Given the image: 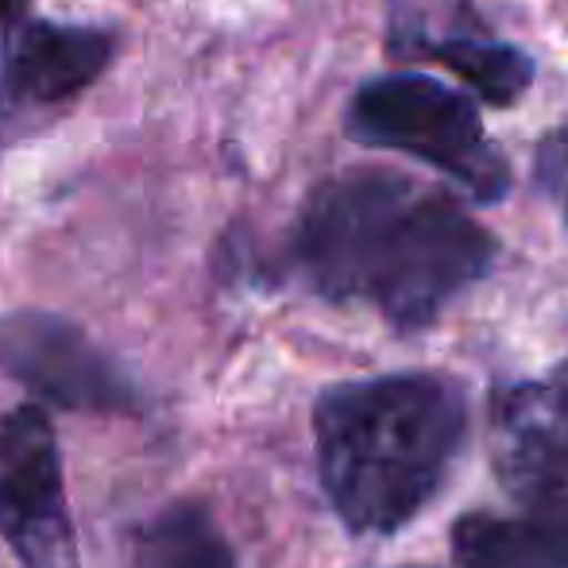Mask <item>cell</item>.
Instances as JSON below:
<instances>
[{"mask_svg":"<svg viewBox=\"0 0 568 568\" xmlns=\"http://www.w3.org/2000/svg\"><path fill=\"white\" fill-rule=\"evenodd\" d=\"M0 28H12V23H0Z\"/></svg>","mask_w":568,"mask_h":568,"instance_id":"obj_13","label":"cell"},{"mask_svg":"<svg viewBox=\"0 0 568 568\" xmlns=\"http://www.w3.org/2000/svg\"><path fill=\"white\" fill-rule=\"evenodd\" d=\"M113 59V36L70 23H20L4 47L0 90L12 101H62L82 93Z\"/></svg>","mask_w":568,"mask_h":568,"instance_id":"obj_7","label":"cell"},{"mask_svg":"<svg viewBox=\"0 0 568 568\" xmlns=\"http://www.w3.org/2000/svg\"><path fill=\"white\" fill-rule=\"evenodd\" d=\"M418 51L445 62L479 101L499 109L515 105L534 82L530 54L487 36H445L437 43H418Z\"/></svg>","mask_w":568,"mask_h":568,"instance_id":"obj_10","label":"cell"},{"mask_svg":"<svg viewBox=\"0 0 568 568\" xmlns=\"http://www.w3.org/2000/svg\"><path fill=\"white\" fill-rule=\"evenodd\" d=\"M449 541L460 568H568V515L561 510H471L453 526Z\"/></svg>","mask_w":568,"mask_h":568,"instance_id":"obj_8","label":"cell"},{"mask_svg":"<svg viewBox=\"0 0 568 568\" xmlns=\"http://www.w3.org/2000/svg\"><path fill=\"white\" fill-rule=\"evenodd\" d=\"M314 442L341 523L395 534L442 495L468 442V398L429 372L337 383L314 403Z\"/></svg>","mask_w":568,"mask_h":568,"instance_id":"obj_2","label":"cell"},{"mask_svg":"<svg viewBox=\"0 0 568 568\" xmlns=\"http://www.w3.org/2000/svg\"><path fill=\"white\" fill-rule=\"evenodd\" d=\"M291 252L322 298L367 302L414 333L495 267L499 244L456 197L398 171L356 166L310 194Z\"/></svg>","mask_w":568,"mask_h":568,"instance_id":"obj_1","label":"cell"},{"mask_svg":"<svg viewBox=\"0 0 568 568\" xmlns=\"http://www.w3.org/2000/svg\"><path fill=\"white\" fill-rule=\"evenodd\" d=\"M0 538L20 568H82L59 434L43 403L0 414Z\"/></svg>","mask_w":568,"mask_h":568,"instance_id":"obj_4","label":"cell"},{"mask_svg":"<svg viewBox=\"0 0 568 568\" xmlns=\"http://www.w3.org/2000/svg\"><path fill=\"white\" fill-rule=\"evenodd\" d=\"M491 434L507 491L526 507L568 515V398L541 383L495 390Z\"/></svg>","mask_w":568,"mask_h":568,"instance_id":"obj_6","label":"cell"},{"mask_svg":"<svg viewBox=\"0 0 568 568\" xmlns=\"http://www.w3.org/2000/svg\"><path fill=\"white\" fill-rule=\"evenodd\" d=\"M0 372L43 406L74 414H140L143 390L82 325L47 310L0 314Z\"/></svg>","mask_w":568,"mask_h":568,"instance_id":"obj_5","label":"cell"},{"mask_svg":"<svg viewBox=\"0 0 568 568\" xmlns=\"http://www.w3.org/2000/svg\"><path fill=\"white\" fill-rule=\"evenodd\" d=\"M135 568H236V554L205 503L179 499L140 530Z\"/></svg>","mask_w":568,"mask_h":568,"instance_id":"obj_9","label":"cell"},{"mask_svg":"<svg viewBox=\"0 0 568 568\" xmlns=\"http://www.w3.org/2000/svg\"><path fill=\"white\" fill-rule=\"evenodd\" d=\"M554 387H557V395L568 398V364L557 367V383H554Z\"/></svg>","mask_w":568,"mask_h":568,"instance_id":"obj_12","label":"cell"},{"mask_svg":"<svg viewBox=\"0 0 568 568\" xmlns=\"http://www.w3.org/2000/svg\"><path fill=\"white\" fill-rule=\"evenodd\" d=\"M534 179H538L541 194H549L561 210V221L568 229V128H557L554 135L538 143V159H534Z\"/></svg>","mask_w":568,"mask_h":568,"instance_id":"obj_11","label":"cell"},{"mask_svg":"<svg viewBox=\"0 0 568 568\" xmlns=\"http://www.w3.org/2000/svg\"><path fill=\"white\" fill-rule=\"evenodd\" d=\"M348 140L375 151H398L442 171L471 202L495 205L510 190V166L484 132L476 105L429 74H383L364 82L344 113Z\"/></svg>","mask_w":568,"mask_h":568,"instance_id":"obj_3","label":"cell"}]
</instances>
